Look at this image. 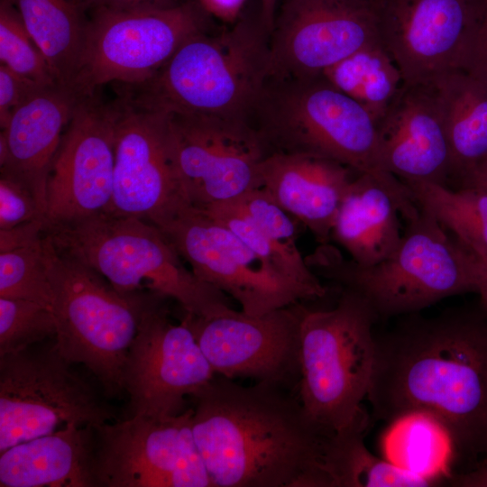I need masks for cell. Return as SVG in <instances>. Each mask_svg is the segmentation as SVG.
Listing matches in <instances>:
<instances>
[{
  "mask_svg": "<svg viewBox=\"0 0 487 487\" xmlns=\"http://www.w3.org/2000/svg\"><path fill=\"white\" fill-rule=\"evenodd\" d=\"M374 336L366 396L374 418H435L453 443V473L462 458H487V316L459 308L430 317L414 313Z\"/></svg>",
  "mask_w": 487,
  "mask_h": 487,
  "instance_id": "1",
  "label": "cell"
},
{
  "mask_svg": "<svg viewBox=\"0 0 487 487\" xmlns=\"http://www.w3.org/2000/svg\"><path fill=\"white\" fill-rule=\"evenodd\" d=\"M189 398L192 432L213 487H329L324 436L298 393L215 375Z\"/></svg>",
  "mask_w": 487,
  "mask_h": 487,
  "instance_id": "2",
  "label": "cell"
},
{
  "mask_svg": "<svg viewBox=\"0 0 487 487\" xmlns=\"http://www.w3.org/2000/svg\"><path fill=\"white\" fill-rule=\"evenodd\" d=\"M270 74V32L258 15L199 32L149 79L115 85L119 96L147 109L249 119Z\"/></svg>",
  "mask_w": 487,
  "mask_h": 487,
  "instance_id": "3",
  "label": "cell"
},
{
  "mask_svg": "<svg viewBox=\"0 0 487 487\" xmlns=\"http://www.w3.org/2000/svg\"><path fill=\"white\" fill-rule=\"evenodd\" d=\"M400 244L363 266L331 243L305 257L312 271L361 296L378 319L418 313L451 296L476 291V258L430 214L406 220Z\"/></svg>",
  "mask_w": 487,
  "mask_h": 487,
  "instance_id": "4",
  "label": "cell"
},
{
  "mask_svg": "<svg viewBox=\"0 0 487 487\" xmlns=\"http://www.w3.org/2000/svg\"><path fill=\"white\" fill-rule=\"evenodd\" d=\"M45 232L60 253L96 271L121 292L147 289L203 317L231 308L227 295L185 266L174 245L152 223L102 213Z\"/></svg>",
  "mask_w": 487,
  "mask_h": 487,
  "instance_id": "5",
  "label": "cell"
},
{
  "mask_svg": "<svg viewBox=\"0 0 487 487\" xmlns=\"http://www.w3.org/2000/svg\"><path fill=\"white\" fill-rule=\"evenodd\" d=\"M249 121L269 153L318 155L358 174L400 181L382 168L375 119L323 75L270 76Z\"/></svg>",
  "mask_w": 487,
  "mask_h": 487,
  "instance_id": "6",
  "label": "cell"
},
{
  "mask_svg": "<svg viewBox=\"0 0 487 487\" xmlns=\"http://www.w3.org/2000/svg\"><path fill=\"white\" fill-rule=\"evenodd\" d=\"M378 318L358 294L341 289L331 309L304 307L300 326L299 398L310 421L326 437L366 413L373 372Z\"/></svg>",
  "mask_w": 487,
  "mask_h": 487,
  "instance_id": "7",
  "label": "cell"
},
{
  "mask_svg": "<svg viewBox=\"0 0 487 487\" xmlns=\"http://www.w3.org/2000/svg\"><path fill=\"white\" fill-rule=\"evenodd\" d=\"M45 248L60 354L82 364L109 397L121 394L144 293H124L98 272L61 253L45 232Z\"/></svg>",
  "mask_w": 487,
  "mask_h": 487,
  "instance_id": "8",
  "label": "cell"
},
{
  "mask_svg": "<svg viewBox=\"0 0 487 487\" xmlns=\"http://www.w3.org/2000/svg\"><path fill=\"white\" fill-rule=\"evenodd\" d=\"M84 50L72 87L94 95L107 84L152 78L190 37L209 31V14L197 1L170 6L88 11Z\"/></svg>",
  "mask_w": 487,
  "mask_h": 487,
  "instance_id": "9",
  "label": "cell"
},
{
  "mask_svg": "<svg viewBox=\"0 0 487 487\" xmlns=\"http://www.w3.org/2000/svg\"><path fill=\"white\" fill-rule=\"evenodd\" d=\"M36 345L0 355V453L68 425L97 427L116 418L55 339Z\"/></svg>",
  "mask_w": 487,
  "mask_h": 487,
  "instance_id": "10",
  "label": "cell"
},
{
  "mask_svg": "<svg viewBox=\"0 0 487 487\" xmlns=\"http://www.w3.org/2000/svg\"><path fill=\"white\" fill-rule=\"evenodd\" d=\"M193 409L95 427L97 487H213L192 432Z\"/></svg>",
  "mask_w": 487,
  "mask_h": 487,
  "instance_id": "11",
  "label": "cell"
},
{
  "mask_svg": "<svg viewBox=\"0 0 487 487\" xmlns=\"http://www.w3.org/2000/svg\"><path fill=\"white\" fill-rule=\"evenodd\" d=\"M158 227L200 280L234 299L246 314L313 299L204 209L188 205Z\"/></svg>",
  "mask_w": 487,
  "mask_h": 487,
  "instance_id": "12",
  "label": "cell"
},
{
  "mask_svg": "<svg viewBox=\"0 0 487 487\" xmlns=\"http://www.w3.org/2000/svg\"><path fill=\"white\" fill-rule=\"evenodd\" d=\"M168 115L175 166L191 206L207 208L261 188L269 152L248 118Z\"/></svg>",
  "mask_w": 487,
  "mask_h": 487,
  "instance_id": "13",
  "label": "cell"
},
{
  "mask_svg": "<svg viewBox=\"0 0 487 487\" xmlns=\"http://www.w3.org/2000/svg\"><path fill=\"white\" fill-rule=\"evenodd\" d=\"M115 119V167L107 213L141 218L159 226L190 205L175 166L169 115L118 96Z\"/></svg>",
  "mask_w": 487,
  "mask_h": 487,
  "instance_id": "14",
  "label": "cell"
},
{
  "mask_svg": "<svg viewBox=\"0 0 487 487\" xmlns=\"http://www.w3.org/2000/svg\"><path fill=\"white\" fill-rule=\"evenodd\" d=\"M303 310L299 302L261 316L231 308L211 317L186 313L182 322L216 374L251 378L298 393Z\"/></svg>",
  "mask_w": 487,
  "mask_h": 487,
  "instance_id": "15",
  "label": "cell"
},
{
  "mask_svg": "<svg viewBox=\"0 0 487 487\" xmlns=\"http://www.w3.org/2000/svg\"><path fill=\"white\" fill-rule=\"evenodd\" d=\"M166 299L144 293L124 369L132 416L178 415L184 411L185 398L216 375L189 327L170 322Z\"/></svg>",
  "mask_w": 487,
  "mask_h": 487,
  "instance_id": "16",
  "label": "cell"
},
{
  "mask_svg": "<svg viewBox=\"0 0 487 487\" xmlns=\"http://www.w3.org/2000/svg\"><path fill=\"white\" fill-rule=\"evenodd\" d=\"M380 39L407 85L466 71L479 0H374Z\"/></svg>",
  "mask_w": 487,
  "mask_h": 487,
  "instance_id": "17",
  "label": "cell"
},
{
  "mask_svg": "<svg viewBox=\"0 0 487 487\" xmlns=\"http://www.w3.org/2000/svg\"><path fill=\"white\" fill-rule=\"evenodd\" d=\"M376 41L374 0H282L270 34V76H320Z\"/></svg>",
  "mask_w": 487,
  "mask_h": 487,
  "instance_id": "18",
  "label": "cell"
},
{
  "mask_svg": "<svg viewBox=\"0 0 487 487\" xmlns=\"http://www.w3.org/2000/svg\"><path fill=\"white\" fill-rule=\"evenodd\" d=\"M114 167V111L96 92L80 101L52 161L46 190V230L107 213Z\"/></svg>",
  "mask_w": 487,
  "mask_h": 487,
  "instance_id": "19",
  "label": "cell"
},
{
  "mask_svg": "<svg viewBox=\"0 0 487 487\" xmlns=\"http://www.w3.org/2000/svg\"><path fill=\"white\" fill-rule=\"evenodd\" d=\"M377 125L385 171L402 181L448 186L450 149L433 84H403Z\"/></svg>",
  "mask_w": 487,
  "mask_h": 487,
  "instance_id": "20",
  "label": "cell"
},
{
  "mask_svg": "<svg viewBox=\"0 0 487 487\" xmlns=\"http://www.w3.org/2000/svg\"><path fill=\"white\" fill-rule=\"evenodd\" d=\"M84 97L69 85L47 86L15 109L1 131V172L26 182L45 207L52 161L63 133Z\"/></svg>",
  "mask_w": 487,
  "mask_h": 487,
  "instance_id": "21",
  "label": "cell"
},
{
  "mask_svg": "<svg viewBox=\"0 0 487 487\" xmlns=\"http://www.w3.org/2000/svg\"><path fill=\"white\" fill-rule=\"evenodd\" d=\"M351 171L349 167L318 155L271 152L261 165V188L304 225L318 244H327L353 180Z\"/></svg>",
  "mask_w": 487,
  "mask_h": 487,
  "instance_id": "22",
  "label": "cell"
},
{
  "mask_svg": "<svg viewBox=\"0 0 487 487\" xmlns=\"http://www.w3.org/2000/svg\"><path fill=\"white\" fill-rule=\"evenodd\" d=\"M419 207L403 181L390 183L372 174L353 179L338 209L331 239L356 263L376 264L400 244L399 215L414 217Z\"/></svg>",
  "mask_w": 487,
  "mask_h": 487,
  "instance_id": "23",
  "label": "cell"
},
{
  "mask_svg": "<svg viewBox=\"0 0 487 487\" xmlns=\"http://www.w3.org/2000/svg\"><path fill=\"white\" fill-rule=\"evenodd\" d=\"M95 427L68 425L0 453L1 487H97Z\"/></svg>",
  "mask_w": 487,
  "mask_h": 487,
  "instance_id": "24",
  "label": "cell"
},
{
  "mask_svg": "<svg viewBox=\"0 0 487 487\" xmlns=\"http://www.w3.org/2000/svg\"><path fill=\"white\" fill-rule=\"evenodd\" d=\"M451 155V179L487 160V86L465 71L433 83Z\"/></svg>",
  "mask_w": 487,
  "mask_h": 487,
  "instance_id": "25",
  "label": "cell"
},
{
  "mask_svg": "<svg viewBox=\"0 0 487 487\" xmlns=\"http://www.w3.org/2000/svg\"><path fill=\"white\" fill-rule=\"evenodd\" d=\"M48 60L58 82L72 86L84 50L88 9L84 0H7Z\"/></svg>",
  "mask_w": 487,
  "mask_h": 487,
  "instance_id": "26",
  "label": "cell"
},
{
  "mask_svg": "<svg viewBox=\"0 0 487 487\" xmlns=\"http://www.w3.org/2000/svg\"><path fill=\"white\" fill-rule=\"evenodd\" d=\"M367 412L327 438L323 470L329 487H428L434 481L374 455L364 445Z\"/></svg>",
  "mask_w": 487,
  "mask_h": 487,
  "instance_id": "27",
  "label": "cell"
},
{
  "mask_svg": "<svg viewBox=\"0 0 487 487\" xmlns=\"http://www.w3.org/2000/svg\"><path fill=\"white\" fill-rule=\"evenodd\" d=\"M382 445L386 460L438 485L448 483L453 475L451 437L428 414L409 413L390 422Z\"/></svg>",
  "mask_w": 487,
  "mask_h": 487,
  "instance_id": "28",
  "label": "cell"
},
{
  "mask_svg": "<svg viewBox=\"0 0 487 487\" xmlns=\"http://www.w3.org/2000/svg\"><path fill=\"white\" fill-rule=\"evenodd\" d=\"M417 206L478 258L487 257V191L421 180H405Z\"/></svg>",
  "mask_w": 487,
  "mask_h": 487,
  "instance_id": "29",
  "label": "cell"
},
{
  "mask_svg": "<svg viewBox=\"0 0 487 487\" xmlns=\"http://www.w3.org/2000/svg\"><path fill=\"white\" fill-rule=\"evenodd\" d=\"M323 76L364 107L377 124L404 84L397 64L381 41L356 51Z\"/></svg>",
  "mask_w": 487,
  "mask_h": 487,
  "instance_id": "30",
  "label": "cell"
},
{
  "mask_svg": "<svg viewBox=\"0 0 487 487\" xmlns=\"http://www.w3.org/2000/svg\"><path fill=\"white\" fill-rule=\"evenodd\" d=\"M204 210L231 229L282 277L307 290L313 299L326 294L320 278L309 268L298 246L264 234L243 216L224 205H214Z\"/></svg>",
  "mask_w": 487,
  "mask_h": 487,
  "instance_id": "31",
  "label": "cell"
},
{
  "mask_svg": "<svg viewBox=\"0 0 487 487\" xmlns=\"http://www.w3.org/2000/svg\"><path fill=\"white\" fill-rule=\"evenodd\" d=\"M0 297L31 300L51 308L45 233L25 246L0 253Z\"/></svg>",
  "mask_w": 487,
  "mask_h": 487,
  "instance_id": "32",
  "label": "cell"
},
{
  "mask_svg": "<svg viewBox=\"0 0 487 487\" xmlns=\"http://www.w3.org/2000/svg\"><path fill=\"white\" fill-rule=\"evenodd\" d=\"M0 60L14 72L41 85L60 83L17 10L7 0H0Z\"/></svg>",
  "mask_w": 487,
  "mask_h": 487,
  "instance_id": "33",
  "label": "cell"
},
{
  "mask_svg": "<svg viewBox=\"0 0 487 487\" xmlns=\"http://www.w3.org/2000/svg\"><path fill=\"white\" fill-rule=\"evenodd\" d=\"M56 332L51 308L31 300L0 297V355L55 337Z\"/></svg>",
  "mask_w": 487,
  "mask_h": 487,
  "instance_id": "34",
  "label": "cell"
},
{
  "mask_svg": "<svg viewBox=\"0 0 487 487\" xmlns=\"http://www.w3.org/2000/svg\"><path fill=\"white\" fill-rule=\"evenodd\" d=\"M221 205L243 216L264 234L298 246V221L280 207L263 188H253Z\"/></svg>",
  "mask_w": 487,
  "mask_h": 487,
  "instance_id": "35",
  "label": "cell"
},
{
  "mask_svg": "<svg viewBox=\"0 0 487 487\" xmlns=\"http://www.w3.org/2000/svg\"><path fill=\"white\" fill-rule=\"evenodd\" d=\"M46 207L23 179L1 172L0 229L12 228L34 220H44Z\"/></svg>",
  "mask_w": 487,
  "mask_h": 487,
  "instance_id": "36",
  "label": "cell"
},
{
  "mask_svg": "<svg viewBox=\"0 0 487 487\" xmlns=\"http://www.w3.org/2000/svg\"><path fill=\"white\" fill-rule=\"evenodd\" d=\"M50 86V85H49ZM46 85H41L24 78L6 66L0 65V125L3 130L12 114L41 91Z\"/></svg>",
  "mask_w": 487,
  "mask_h": 487,
  "instance_id": "37",
  "label": "cell"
},
{
  "mask_svg": "<svg viewBox=\"0 0 487 487\" xmlns=\"http://www.w3.org/2000/svg\"><path fill=\"white\" fill-rule=\"evenodd\" d=\"M465 72L487 86V0H479L477 26Z\"/></svg>",
  "mask_w": 487,
  "mask_h": 487,
  "instance_id": "38",
  "label": "cell"
},
{
  "mask_svg": "<svg viewBox=\"0 0 487 487\" xmlns=\"http://www.w3.org/2000/svg\"><path fill=\"white\" fill-rule=\"evenodd\" d=\"M46 231L44 220H34L8 229H0V253L25 246Z\"/></svg>",
  "mask_w": 487,
  "mask_h": 487,
  "instance_id": "39",
  "label": "cell"
},
{
  "mask_svg": "<svg viewBox=\"0 0 487 487\" xmlns=\"http://www.w3.org/2000/svg\"><path fill=\"white\" fill-rule=\"evenodd\" d=\"M209 15L233 23L237 21L245 0H198Z\"/></svg>",
  "mask_w": 487,
  "mask_h": 487,
  "instance_id": "40",
  "label": "cell"
},
{
  "mask_svg": "<svg viewBox=\"0 0 487 487\" xmlns=\"http://www.w3.org/2000/svg\"><path fill=\"white\" fill-rule=\"evenodd\" d=\"M448 483L460 487H487V458L483 459L474 468L453 475Z\"/></svg>",
  "mask_w": 487,
  "mask_h": 487,
  "instance_id": "41",
  "label": "cell"
},
{
  "mask_svg": "<svg viewBox=\"0 0 487 487\" xmlns=\"http://www.w3.org/2000/svg\"><path fill=\"white\" fill-rule=\"evenodd\" d=\"M89 10L94 8L122 9L143 5L170 6L178 4L177 0H84Z\"/></svg>",
  "mask_w": 487,
  "mask_h": 487,
  "instance_id": "42",
  "label": "cell"
},
{
  "mask_svg": "<svg viewBox=\"0 0 487 487\" xmlns=\"http://www.w3.org/2000/svg\"><path fill=\"white\" fill-rule=\"evenodd\" d=\"M457 181L460 187H472L487 191V160L465 172Z\"/></svg>",
  "mask_w": 487,
  "mask_h": 487,
  "instance_id": "43",
  "label": "cell"
},
{
  "mask_svg": "<svg viewBox=\"0 0 487 487\" xmlns=\"http://www.w3.org/2000/svg\"><path fill=\"white\" fill-rule=\"evenodd\" d=\"M476 293L481 306L487 309V257H476Z\"/></svg>",
  "mask_w": 487,
  "mask_h": 487,
  "instance_id": "44",
  "label": "cell"
},
{
  "mask_svg": "<svg viewBox=\"0 0 487 487\" xmlns=\"http://www.w3.org/2000/svg\"><path fill=\"white\" fill-rule=\"evenodd\" d=\"M280 0H260L259 16L267 31L271 32Z\"/></svg>",
  "mask_w": 487,
  "mask_h": 487,
  "instance_id": "45",
  "label": "cell"
}]
</instances>
